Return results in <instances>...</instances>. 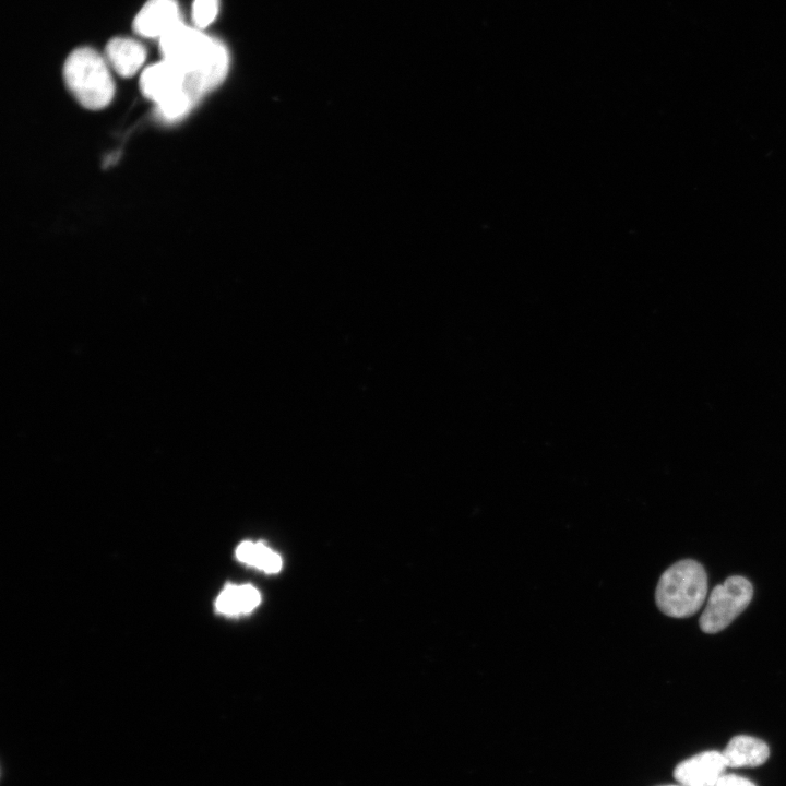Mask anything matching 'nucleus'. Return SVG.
I'll list each match as a JSON object with an SVG mask.
<instances>
[{"instance_id":"obj_7","label":"nucleus","mask_w":786,"mask_h":786,"mask_svg":"<svg viewBox=\"0 0 786 786\" xmlns=\"http://www.w3.org/2000/svg\"><path fill=\"white\" fill-rule=\"evenodd\" d=\"M181 23L176 0H148L133 21L135 33L141 36L160 38Z\"/></svg>"},{"instance_id":"obj_12","label":"nucleus","mask_w":786,"mask_h":786,"mask_svg":"<svg viewBox=\"0 0 786 786\" xmlns=\"http://www.w3.org/2000/svg\"><path fill=\"white\" fill-rule=\"evenodd\" d=\"M218 12V0H194L192 5V20L196 28L210 25Z\"/></svg>"},{"instance_id":"obj_2","label":"nucleus","mask_w":786,"mask_h":786,"mask_svg":"<svg viewBox=\"0 0 786 786\" xmlns=\"http://www.w3.org/2000/svg\"><path fill=\"white\" fill-rule=\"evenodd\" d=\"M707 596V576L696 561L684 559L669 567L660 576L655 599L659 610L674 618L694 615Z\"/></svg>"},{"instance_id":"obj_11","label":"nucleus","mask_w":786,"mask_h":786,"mask_svg":"<svg viewBox=\"0 0 786 786\" xmlns=\"http://www.w3.org/2000/svg\"><path fill=\"white\" fill-rule=\"evenodd\" d=\"M236 557L266 573H276L282 568L281 557L262 543H241L236 549Z\"/></svg>"},{"instance_id":"obj_14","label":"nucleus","mask_w":786,"mask_h":786,"mask_svg":"<svg viewBox=\"0 0 786 786\" xmlns=\"http://www.w3.org/2000/svg\"><path fill=\"white\" fill-rule=\"evenodd\" d=\"M667 786H677V785H667ZM679 786H681V785H679Z\"/></svg>"},{"instance_id":"obj_6","label":"nucleus","mask_w":786,"mask_h":786,"mask_svg":"<svg viewBox=\"0 0 786 786\" xmlns=\"http://www.w3.org/2000/svg\"><path fill=\"white\" fill-rule=\"evenodd\" d=\"M726 767L723 753L710 750L680 762L674 776L681 786H717Z\"/></svg>"},{"instance_id":"obj_9","label":"nucleus","mask_w":786,"mask_h":786,"mask_svg":"<svg viewBox=\"0 0 786 786\" xmlns=\"http://www.w3.org/2000/svg\"><path fill=\"white\" fill-rule=\"evenodd\" d=\"M106 58L120 76L130 78L144 63L146 51L139 41L132 38L116 37L106 46Z\"/></svg>"},{"instance_id":"obj_8","label":"nucleus","mask_w":786,"mask_h":786,"mask_svg":"<svg viewBox=\"0 0 786 786\" xmlns=\"http://www.w3.org/2000/svg\"><path fill=\"white\" fill-rule=\"evenodd\" d=\"M727 767L760 766L770 757L765 741L746 735L733 737L722 752Z\"/></svg>"},{"instance_id":"obj_4","label":"nucleus","mask_w":786,"mask_h":786,"mask_svg":"<svg viewBox=\"0 0 786 786\" xmlns=\"http://www.w3.org/2000/svg\"><path fill=\"white\" fill-rule=\"evenodd\" d=\"M140 87L167 120L182 117L195 104L187 88L184 72L164 59L142 72Z\"/></svg>"},{"instance_id":"obj_13","label":"nucleus","mask_w":786,"mask_h":786,"mask_svg":"<svg viewBox=\"0 0 786 786\" xmlns=\"http://www.w3.org/2000/svg\"><path fill=\"white\" fill-rule=\"evenodd\" d=\"M717 786H755V784L750 779L736 774H724L719 778Z\"/></svg>"},{"instance_id":"obj_3","label":"nucleus","mask_w":786,"mask_h":786,"mask_svg":"<svg viewBox=\"0 0 786 786\" xmlns=\"http://www.w3.org/2000/svg\"><path fill=\"white\" fill-rule=\"evenodd\" d=\"M66 84L76 100L87 109L106 107L115 94V84L103 57L92 48H78L63 66Z\"/></svg>"},{"instance_id":"obj_5","label":"nucleus","mask_w":786,"mask_h":786,"mask_svg":"<svg viewBox=\"0 0 786 786\" xmlns=\"http://www.w3.org/2000/svg\"><path fill=\"white\" fill-rule=\"evenodd\" d=\"M752 596V584L746 577H727L711 592L700 617L701 630L705 633L724 630L748 607Z\"/></svg>"},{"instance_id":"obj_1","label":"nucleus","mask_w":786,"mask_h":786,"mask_svg":"<svg viewBox=\"0 0 786 786\" xmlns=\"http://www.w3.org/2000/svg\"><path fill=\"white\" fill-rule=\"evenodd\" d=\"M159 48L164 60L184 72L187 88L196 102L227 74L226 47L196 27L179 23L159 38Z\"/></svg>"},{"instance_id":"obj_10","label":"nucleus","mask_w":786,"mask_h":786,"mask_svg":"<svg viewBox=\"0 0 786 786\" xmlns=\"http://www.w3.org/2000/svg\"><path fill=\"white\" fill-rule=\"evenodd\" d=\"M260 600V593L252 585H227L218 595L215 606L222 614L237 616L253 610Z\"/></svg>"}]
</instances>
